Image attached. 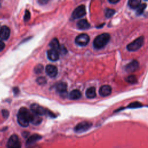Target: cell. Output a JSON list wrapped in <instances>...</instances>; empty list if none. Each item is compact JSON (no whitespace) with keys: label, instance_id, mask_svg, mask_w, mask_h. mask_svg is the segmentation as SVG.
<instances>
[{"label":"cell","instance_id":"1f68e13d","mask_svg":"<svg viewBox=\"0 0 148 148\" xmlns=\"http://www.w3.org/2000/svg\"><path fill=\"white\" fill-rule=\"evenodd\" d=\"M29 133L28 132H27V131H24V132H23V134H22L24 138L28 137V136L29 135Z\"/></svg>","mask_w":148,"mask_h":148},{"label":"cell","instance_id":"ffe728a7","mask_svg":"<svg viewBox=\"0 0 148 148\" xmlns=\"http://www.w3.org/2000/svg\"><path fill=\"white\" fill-rule=\"evenodd\" d=\"M42 121V119L41 118L40 116L34 113L30 122L34 125H39V124L41 123Z\"/></svg>","mask_w":148,"mask_h":148},{"label":"cell","instance_id":"83f0119b","mask_svg":"<svg viewBox=\"0 0 148 148\" xmlns=\"http://www.w3.org/2000/svg\"><path fill=\"white\" fill-rule=\"evenodd\" d=\"M31 17V14H30V12H29V10H26L25 12V14H24V20L25 21H28L29 18Z\"/></svg>","mask_w":148,"mask_h":148},{"label":"cell","instance_id":"9c48e42d","mask_svg":"<svg viewBox=\"0 0 148 148\" xmlns=\"http://www.w3.org/2000/svg\"><path fill=\"white\" fill-rule=\"evenodd\" d=\"M139 67V63L136 60H132L127 64L125 66V70L128 73H133L135 72Z\"/></svg>","mask_w":148,"mask_h":148},{"label":"cell","instance_id":"30bf717a","mask_svg":"<svg viewBox=\"0 0 148 148\" xmlns=\"http://www.w3.org/2000/svg\"><path fill=\"white\" fill-rule=\"evenodd\" d=\"M45 71H46L47 75L51 77H56L58 73V70H57V67L56 66H54L53 65H51V64L47 65L46 66Z\"/></svg>","mask_w":148,"mask_h":148},{"label":"cell","instance_id":"836d02e7","mask_svg":"<svg viewBox=\"0 0 148 148\" xmlns=\"http://www.w3.org/2000/svg\"><path fill=\"white\" fill-rule=\"evenodd\" d=\"M146 1H148V0H146Z\"/></svg>","mask_w":148,"mask_h":148},{"label":"cell","instance_id":"f1b7e54d","mask_svg":"<svg viewBox=\"0 0 148 148\" xmlns=\"http://www.w3.org/2000/svg\"><path fill=\"white\" fill-rule=\"evenodd\" d=\"M2 116L4 118L6 119L9 116V113L8 112V110H6V109H3L2 110Z\"/></svg>","mask_w":148,"mask_h":148},{"label":"cell","instance_id":"7a4b0ae2","mask_svg":"<svg viewBox=\"0 0 148 148\" xmlns=\"http://www.w3.org/2000/svg\"><path fill=\"white\" fill-rule=\"evenodd\" d=\"M110 36L108 33H103L98 35L93 42V46L96 49H101L105 47L109 42Z\"/></svg>","mask_w":148,"mask_h":148},{"label":"cell","instance_id":"6da1fadb","mask_svg":"<svg viewBox=\"0 0 148 148\" xmlns=\"http://www.w3.org/2000/svg\"><path fill=\"white\" fill-rule=\"evenodd\" d=\"M33 113L32 111H29L25 108H20L17 114V121L18 124L23 127H27L31 121Z\"/></svg>","mask_w":148,"mask_h":148},{"label":"cell","instance_id":"484cf974","mask_svg":"<svg viewBox=\"0 0 148 148\" xmlns=\"http://www.w3.org/2000/svg\"><path fill=\"white\" fill-rule=\"evenodd\" d=\"M36 82L39 85H44L46 83L47 80H46L45 77L41 76V77H39L37 78Z\"/></svg>","mask_w":148,"mask_h":148},{"label":"cell","instance_id":"277c9868","mask_svg":"<svg viewBox=\"0 0 148 148\" xmlns=\"http://www.w3.org/2000/svg\"><path fill=\"white\" fill-rule=\"evenodd\" d=\"M30 108H31V111H32L34 113L38 114V115L42 116V115H44V114H46L47 113L49 114V116H51L52 117H54V115L53 113H51L49 110H47V109H46L45 108H44L43 107L41 106L40 105H39L38 104L33 103L31 105Z\"/></svg>","mask_w":148,"mask_h":148},{"label":"cell","instance_id":"4316f807","mask_svg":"<svg viewBox=\"0 0 148 148\" xmlns=\"http://www.w3.org/2000/svg\"><path fill=\"white\" fill-rule=\"evenodd\" d=\"M142 105L140 103H139V102H134L131 103L128 107L130 108H140L141 107Z\"/></svg>","mask_w":148,"mask_h":148},{"label":"cell","instance_id":"5bb4252c","mask_svg":"<svg viewBox=\"0 0 148 148\" xmlns=\"http://www.w3.org/2000/svg\"><path fill=\"white\" fill-rule=\"evenodd\" d=\"M76 25H77V27L79 29H82V30L87 29L89 28L90 27L89 23L85 19H82V20H79L77 23Z\"/></svg>","mask_w":148,"mask_h":148},{"label":"cell","instance_id":"8992f818","mask_svg":"<svg viewBox=\"0 0 148 148\" xmlns=\"http://www.w3.org/2000/svg\"><path fill=\"white\" fill-rule=\"evenodd\" d=\"M92 126V123L88 121H83L76 125L74 128L75 132L81 133L87 131Z\"/></svg>","mask_w":148,"mask_h":148},{"label":"cell","instance_id":"8fae6325","mask_svg":"<svg viewBox=\"0 0 148 148\" xmlns=\"http://www.w3.org/2000/svg\"><path fill=\"white\" fill-rule=\"evenodd\" d=\"M10 31L8 27L4 25L0 28V39L2 40H7L10 36Z\"/></svg>","mask_w":148,"mask_h":148},{"label":"cell","instance_id":"f546056e","mask_svg":"<svg viewBox=\"0 0 148 148\" xmlns=\"http://www.w3.org/2000/svg\"><path fill=\"white\" fill-rule=\"evenodd\" d=\"M37 1L40 5H43L47 3V2H49V0H37Z\"/></svg>","mask_w":148,"mask_h":148},{"label":"cell","instance_id":"d6986e66","mask_svg":"<svg viewBox=\"0 0 148 148\" xmlns=\"http://www.w3.org/2000/svg\"><path fill=\"white\" fill-rule=\"evenodd\" d=\"M86 95L88 98H94L96 97V91L94 87H91L87 89L86 91Z\"/></svg>","mask_w":148,"mask_h":148},{"label":"cell","instance_id":"7c38bea8","mask_svg":"<svg viewBox=\"0 0 148 148\" xmlns=\"http://www.w3.org/2000/svg\"><path fill=\"white\" fill-rule=\"evenodd\" d=\"M112 92V87L109 85H103L99 90V94L102 97L109 95Z\"/></svg>","mask_w":148,"mask_h":148},{"label":"cell","instance_id":"d6a6232c","mask_svg":"<svg viewBox=\"0 0 148 148\" xmlns=\"http://www.w3.org/2000/svg\"><path fill=\"white\" fill-rule=\"evenodd\" d=\"M109 2L112 3H116L117 2H118L120 0H108Z\"/></svg>","mask_w":148,"mask_h":148},{"label":"cell","instance_id":"4dcf8cb0","mask_svg":"<svg viewBox=\"0 0 148 148\" xmlns=\"http://www.w3.org/2000/svg\"><path fill=\"white\" fill-rule=\"evenodd\" d=\"M5 45L4 42H2V40H0V51L3 50V49L5 48Z\"/></svg>","mask_w":148,"mask_h":148},{"label":"cell","instance_id":"7402d4cb","mask_svg":"<svg viewBox=\"0 0 148 148\" xmlns=\"http://www.w3.org/2000/svg\"><path fill=\"white\" fill-rule=\"evenodd\" d=\"M146 8V3H140V5L136 8V15L139 16V15H140L142 14L144 10H145Z\"/></svg>","mask_w":148,"mask_h":148},{"label":"cell","instance_id":"4fadbf2b","mask_svg":"<svg viewBox=\"0 0 148 148\" xmlns=\"http://www.w3.org/2000/svg\"><path fill=\"white\" fill-rule=\"evenodd\" d=\"M59 52L53 49H51L47 51V57L48 58L52 61H56L59 59Z\"/></svg>","mask_w":148,"mask_h":148},{"label":"cell","instance_id":"9a60e30c","mask_svg":"<svg viewBox=\"0 0 148 148\" xmlns=\"http://www.w3.org/2000/svg\"><path fill=\"white\" fill-rule=\"evenodd\" d=\"M56 90L58 93H65L67 90V84L64 82L58 83L56 86Z\"/></svg>","mask_w":148,"mask_h":148},{"label":"cell","instance_id":"2e32d148","mask_svg":"<svg viewBox=\"0 0 148 148\" xmlns=\"http://www.w3.org/2000/svg\"><path fill=\"white\" fill-rule=\"evenodd\" d=\"M42 136H40L38 134H34L31 136H30L27 140V142H26V144L27 145H32L33 143H34L35 142H37L38 140H40L41 139Z\"/></svg>","mask_w":148,"mask_h":148},{"label":"cell","instance_id":"52a82bcc","mask_svg":"<svg viewBox=\"0 0 148 148\" xmlns=\"http://www.w3.org/2000/svg\"><path fill=\"white\" fill-rule=\"evenodd\" d=\"M90 41V37L86 34H82L79 35L75 38V42L77 45L81 46H86Z\"/></svg>","mask_w":148,"mask_h":148},{"label":"cell","instance_id":"44dd1931","mask_svg":"<svg viewBox=\"0 0 148 148\" xmlns=\"http://www.w3.org/2000/svg\"><path fill=\"white\" fill-rule=\"evenodd\" d=\"M141 0H128V6L132 9H136L140 4Z\"/></svg>","mask_w":148,"mask_h":148},{"label":"cell","instance_id":"d4e9b609","mask_svg":"<svg viewBox=\"0 0 148 148\" xmlns=\"http://www.w3.org/2000/svg\"><path fill=\"white\" fill-rule=\"evenodd\" d=\"M43 71V66L42 64H38L35 68H34V72L36 73H40Z\"/></svg>","mask_w":148,"mask_h":148},{"label":"cell","instance_id":"e0dca14e","mask_svg":"<svg viewBox=\"0 0 148 148\" xmlns=\"http://www.w3.org/2000/svg\"><path fill=\"white\" fill-rule=\"evenodd\" d=\"M82 97L81 92L79 90H73L70 92L69 94V98L71 99L76 100Z\"/></svg>","mask_w":148,"mask_h":148},{"label":"cell","instance_id":"3957f363","mask_svg":"<svg viewBox=\"0 0 148 148\" xmlns=\"http://www.w3.org/2000/svg\"><path fill=\"white\" fill-rule=\"evenodd\" d=\"M144 43V37L140 36L136 38L131 43H129L127 46V49L128 51H135L139 49Z\"/></svg>","mask_w":148,"mask_h":148},{"label":"cell","instance_id":"603a6c76","mask_svg":"<svg viewBox=\"0 0 148 148\" xmlns=\"http://www.w3.org/2000/svg\"><path fill=\"white\" fill-rule=\"evenodd\" d=\"M125 80L127 82L130 84H135L138 82L136 77L134 75H131L128 77H127V78L125 79Z\"/></svg>","mask_w":148,"mask_h":148},{"label":"cell","instance_id":"cb8c5ba5","mask_svg":"<svg viewBox=\"0 0 148 148\" xmlns=\"http://www.w3.org/2000/svg\"><path fill=\"white\" fill-rule=\"evenodd\" d=\"M115 13V10L113 9H110V8H107L105 9V17L107 18H110L112 17Z\"/></svg>","mask_w":148,"mask_h":148},{"label":"cell","instance_id":"5b68a950","mask_svg":"<svg viewBox=\"0 0 148 148\" xmlns=\"http://www.w3.org/2000/svg\"><path fill=\"white\" fill-rule=\"evenodd\" d=\"M86 14V8L84 5H81L77 6L72 12V17L74 19L79 18L83 17Z\"/></svg>","mask_w":148,"mask_h":148},{"label":"cell","instance_id":"ba28073f","mask_svg":"<svg viewBox=\"0 0 148 148\" xmlns=\"http://www.w3.org/2000/svg\"><path fill=\"white\" fill-rule=\"evenodd\" d=\"M7 146L10 148H18L21 147L18 137L16 135H12L7 143Z\"/></svg>","mask_w":148,"mask_h":148},{"label":"cell","instance_id":"ac0fdd59","mask_svg":"<svg viewBox=\"0 0 148 148\" xmlns=\"http://www.w3.org/2000/svg\"><path fill=\"white\" fill-rule=\"evenodd\" d=\"M49 46L51 49H55L56 50H57L58 52L60 51V48H61V46L59 43L58 40H57V39L56 38H54L53 39H52L50 42V43H49Z\"/></svg>","mask_w":148,"mask_h":148}]
</instances>
